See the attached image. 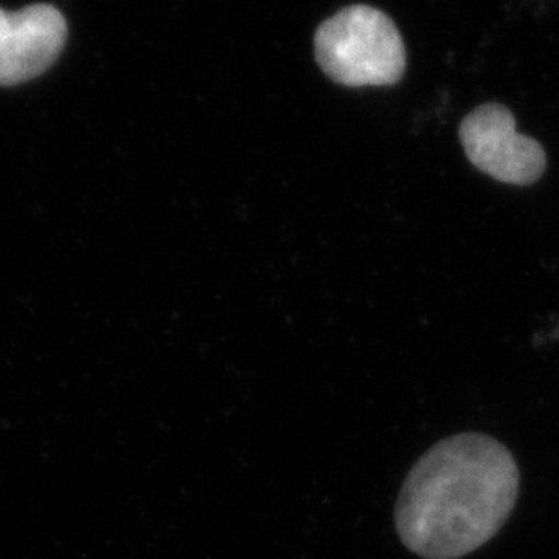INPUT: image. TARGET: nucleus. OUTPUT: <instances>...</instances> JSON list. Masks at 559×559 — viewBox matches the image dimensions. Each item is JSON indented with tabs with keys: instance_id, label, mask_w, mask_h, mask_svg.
<instances>
[{
	"instance_id": "f257e3e1",
	"label": "nucleus",
	"mask_w": 559,
	"mask_h": 559,
	"mask_svg": "<svg viewBox=\"0 0 559 559\" xmlns=\"http://www.w3.org/2000/svg\"><path fill=\"white\" fill-rule=\"evenodd\" d=\"M520 468L501 441L479 432L430 447L396 501L402 544L425 559H460L489 544L516 507Z\"/></svg>"
},
{
	"instance_id": "f03ea898",
	"label": "nucleus",
	"mask_w": 559,
	"mask_h": 559,
	"mask_svg": "<svg viewBox=\"0 0 559 559\" xmlns=\"http://www.w3.org/2000/svg\"><path fill=\"white\" fill-rule=\"evenodd\" d=\"M318 64L342 86H391L407 66L404 38L391 16L371 5H349L314 35Z\"/></svg>"
},
{
	"instance_id": "7ed1b4c3",
	"label": "nucleus",
	"mask_w": 559,
	"mask_h": 559,
	"mask_svg": "<svg viewBox=\"0 0 559 559\" xmlns=\"http://www.w3.org/2000/svg\"><path fill=\"white\" fill-rule=\"evenodd\" d=\"M460 142L468 162L501 183L533 186L547 169L544 145L518 133L516 119L503 104H484L471 111L460 124Z\"/></svg>"
},
{
	"instance_id": "20e7f679",
	"label": "nucleus",
	"mask_w": 559,
	"mask_h": 559,
	"mask_svg": "<svg viewBox=\"0 0 559 559\" xmlns=\"http://www.w3.org/2000/svg\"><path fill=\"white\" fill-rule=\"evenodd\" d=\"M68 38L62 13L49 4L0 10V86L32 81L59 59Z\"/></svg>"
}]
</instances>
